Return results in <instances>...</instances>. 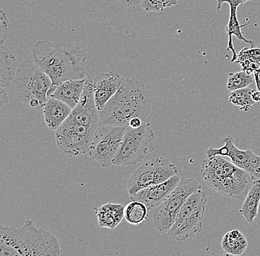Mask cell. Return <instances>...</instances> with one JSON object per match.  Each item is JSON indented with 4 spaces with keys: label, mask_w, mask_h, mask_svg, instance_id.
Instances as JSON below:
<instances>
[{
    "label": "cell",
    "mask_w": 260,
    "mask_h": 256,
    "mask_svg": "<svg viewBox=\"0 0 260 256\" xmlns=\"http://www.w3.org/2000/svg\"><path fill=\"white\" fill-rule=\"evenodd\" d=\"M32 57L51 79L52 87L66 81L85 79L87 58L79 47L62 42L42 40L34 45Z\"/></svg>",
    "instance_id": "6da1fadb"
},
{
    "label": "cell",
    "mask_w": 260,
    "mask_h": 256,
    "mask_svg": "<svg viewBox=\"0 0 260 256\" xmlns=\"http://www.w3.org/2000/svg\"><path fill=\"white\" fill-rule=\"evenodd\" d=\"M152 112L150 94L136 78L122 79L118 92L100 113V124L129 126L133 118L146 121Z\"/></svg>",
    "instance_id": "7a4b0ae2"
},
{
    "label": "cell",
    "mask_w": 260,
    "mask_h": 256,
    "mask_svg": "<svg viewBox=\"0 0 260 256\" xmlns=\"http://www.w3.org/2000/svg\"><path fill=\"white\" fill-rule=\"evenodd\" d=\"M61 247L55 236L27 220L20 228H0V256H59Z\"/></svg>",
    "instance_id": "3957f363"
},
{
    "label": "cell",
    "mask_w": 260,
    "mask_h": 256,
    "mask_svg": "<svg viewBox=\"0 0 260 256\" xmlns=\"http://www.w3.org/2000/svg\"><path fill=\"white\" fill-rule=\"evenodd\" d=\"M201 173L211 189L224 197L240 200L245 199L254 180L249 173L219 155L203 159Z\"/></svg>",
    "instance_id": "277c9868"
},
{
    "label": "cell",
    "mask_w": 260,
    "mask_h": 256,
    "mask_svg": "<svg viewBox=\"0 0 260 256\" xmlns=\"http://www.w3.org/2000/svg\"><path fill=\"white\" fill-rule=\"evenodd\" d=\"M14 82L16 95L26 107L40 108L45 106L53 83L35 61L26 60L19 64Z\"/></svg>",
    "instance_id": "5b68a950"
},
{
    "label": "cell",
    "mask_w": 260,
    "mask_h": 256,
    "mask_svg": "<svg viewBox=\"0 0 260 256\" xmlns=\"http://www.w3.org/2000/svg\"><path fill=\"white\" fill-rule=\"evenodd\" d=\"M208 198L206 193L195 191L186 199L168 232L172 239L185 241L202 231Z\"/></svg>",
    "instance_id": "8992f818"
},
{
    "label": "cell",
    "mask_w": 260,
    "mask_h": 256,
    "mask_svg": "<svg viewBox=\"0 0 260 256\" xmlns=\"http://www.w3.org/2000/svg\"><path fill=\"white\" fill-rule=\"evenodd\" d=\"M154 149V134L150 123H144L138 129L127 126L114 165L126 166L137 164Z\"/></svg>",
    "instance_id": "52a82bcc"
},
{
    "label": "cell",
    "mask_w": 260,
    "mask_h": 256,
    "mask_svg": "<svg viewBox=\"0 0 260 256\" xmlns=\"http://www.w3.org/2000/svg\"><path fill=\"white\" fill-rule=\"evenodd\" d=\"M201 189V184L196 179L182 178L175 190L154 209L153 224L157 231L161 233H168L186 199L195 191Z\"/></svg>",
    "instance_id": "ba28073f"
},
{
    "label": "cell",
    "mask_w": 260,
    "mask_h": 256,
    "mask_svg": "<svg viewBox=\"0 0 260 256\" xmlns=\"http://www.w3.org/2000/svg\"><path fill=\"white\" fill-rule=\"evenodd\" d=\"M178 174L176 165L162 157H157L146 162L136 170L127 182L130 196L138 191L168 180Z\"/></svg>",
    "instance_id": "9c48e42d"
},
{
    "label": "cell",
    "mask_w": 260,
    "mask_h": 256,
    "mask_svg": "<svg viewBox=\"0 0 260 256\" xmlns=\"http://www.w3.org/2000/svg\"><path fill=\"white\" fill-rule=\"evenodd\" d=\"M98 129L88 127L68 119L56 130V143L60 149L71 157L88 153Z\"/></svg>",
    "instance_id": "30bf717a"
},
{
    "label": "cell",
    "mask_w": 260,
    "mask_h": 256,
    "mask_svg": "<svg viewBox=\"0 0 260 256\" xmlns=\"http://www.w3.org/2000/svg\"><path fill=\"white\" fill-rule=\"evenodd\" d=\"M126 129L125 126L100 124L89 150V157L104 168L114 164Z\"/></svg>",
    "instance_id": "8fae6325"
},
{
    "label": "cell",
    "mask_w": 260,
    "mask_h": 256,
    "mask_svg": "<svg viewBox=\"0 0 260 256\" xmlns=\"http://www.w3.org/2000/svg\"><path fill=\"white\" fill-rule=\"evenodd\" d=\"M223 142V147L220 148L210 147L208 149L206 152L208 158L218 155L230 157L232 163L249 173L253 179L260 178V156L253 153L250 149L241 150L237 148L233 137L231 136L225 137Z\"/></svg>",
    "instance_id": "7c38bea8"
},
{
    "label": "cell",
    "mask_w": 260,
    "mask_h": 256,
    "mask_svg": "<svg viewBox=\"0 0 260 256\" xmlns=\"http://www.w3.org/2000/svg\"><path fill=\"white\" fill-rule=\"evenodd\" d=\"M181 178L178 174L172 176L168 180L145 188L136 194L130 196L131 200L139 201L145 204L148 210L157 208L178 186Z\"/></svg>",
    "instance_id": "4fadbf2b"
},
{
    "label": "cell",
    "mask_w": 260,
    "mask_h": 256,
    "mask_svg": "<svg viewBox=\"0 0 260 256\" xmlns=\"http://www.w3.org/2000/svg\"><path fill=\"white\" fill-rule=\"evenodd\" d=\"M122 79L115 72H101L92 81L95 104L100 113L118 92Z\"/></svg>",
    "instance_id": "5bb4252c"
},
{
    "label": "cell",
    "mask_w": 260,
    "mask_h": 256,
    "mask_svg": "<svg viewBox=\"0 0 260 256\" xmlns=\"http://www.w3.org/2000/svg\"><path fill=\"white\" fill-rule=\"evenodd\" d=\"M86 82V79H73L51 87L48 92V98L61 100L73 109L81 99Z\"/></svg>",
    "instance_id": "9a60e30c"
},
{
    "label": "cell",
    "mask_w": 260,
    "mask_h": 256,
    "mask_svg": "<svg viewBox=\"0 0 260 256\" xmlns=\"http://www.w3.org/2000/svg\"><path fill=\"white\" fill-rule=\"evenodd\" d=\"M43 110L47 126L50 130L56 131L71 116L73 108L61 100L49 98Z\"/></svg>",
    "instance_id": "2e32d148"
},
{
    "label": "cell",
    "mask_w": 260,
    "mask_h": 256,
    "mask_svg": "<svg viewBox=\"0 0 260 256\" xmlns=\"http://www.w3.org/2000/svg\"><path fill=\"white\" fill-rule=\"evenodd\" d=\"M94 209L100 228L114 230L124 217L125 207L121 204L107 203Z\"/></svg>",
    "instance_id": "e0dca14e"
},
{
    "label": "cell",
    "mask_w": 260,
    "mask_h": 256,
    "mask_svg": "<svg viewBox=\"0 0 260 256\" xmlns=\"http://www.w3.org/2000/svg\"><path fill=\"white\" fill-rule=\"evenodd\" d=\"M230 6V17H229V23L225 27V31H226L228 36H229L227 50H231L232 52V62H235L237 61V57H238V55L237 54V52H236L235 47H234L233 38H232L233 35H235L236 38L240 41H243L250 44L251 48L255 46L254 42L245 39L241 31V29L249 25L250 22H247L246 24H244V25H240L237 14L238 8L234 6Z\"/></svg>",
    "instance_id": "ac0fdd59"
},
{
    "label": "cell",
    "mask_w": 260,
    "mask_h": 256,
    "mask_svg": "<svg viewBox=\"0 0 260 256\" xmlns=\"http://www.w3.org/2000/svg\"><path fill=\"white\" fill-rule=\"evenodd\" d=\"M19 64L15 56L4 45L0 47V86L9 87L15 79Z\"/></svg>",
    "instance_id": "d6986e66"
},
{
    "label": "cell",
    "mask_w": 260,
    "mask_h": 256,
    "mask_svg": "<svg viewBox=\"0 0 260 256\" xmlns=\"http://www.w3.org/2000/svg\"><path fill=\"white\" fill-rule=\"evenodd\" d=\"M260 203V178L254 179L246 197L244 199L243 206L239 213L243 215L247 223L252 224L258 211Z\"/></svg>",
    "instance_id": "ffe728a7"
},
{
    "label": "cell",
    "mask_w": 260,
    "mask_h": 256,
    "mask_svg": "<svg viewBox=\"0 0 260 256\" xmlns=\"http://www.w3.org/2000/svg\"><path fill=\"white\" fill-rule=\"evenodd\" d=\"M248 245L246 237L239 230L228 232L221 241V246L226 255H241Z\"/></svg>",
    "instance_id": "44dd1931"
},
{
    "label": "cell",
    "mask_w": 260,
    "mask_h": 256,
    "mask_svg": "<svg viewBox=\"0 0 260 256\" xmlns=\"http://www.w3.org/2000/svg\"><path fill=\"white\" fill-rule=\"evenodd\" d=\"M149 216V210L145 204L132 200L125 206L124 217L128 223L138 225L144 223Z\"/></svg>",
    "instance_id": "7402d4cb"
},
{
    "label": "cell",
    "mask_w": 260,
    "mask_h": 256,
    "mask_svg": "<svg viewBox=\"0 0 260 256\" xmlns=\"http://www.w3.org/2000/svg\"><path fill=\"white\" fill-rule=\"evenodd\" d=\"M252 91H253L252 89L246 87V88L230 92L229 97V102L238 106L242 111L248 112L251 106L256 103L252 98Z\"/></svg>",
    "instance_id": "603a6c76"
},
{
    "label": "cell",
    "mask_w": 260,
    "mask_h": 256,
    "mask_svg": "<svg viewBox=\"0 0 260 256\" xmlns=\"http://www.w3.org/2000/svg\"><path fill=\"white\" fill-rule=\"evenodd\" d=\"M251 74H247L244 70L237 72H231L227 80V89L232 92L240 89L246 88L253 83Z\"/></svg>",
    "instance_id": "cb8c5ba5"
},
{
    "label": "cell",
    "mask_w": 260,
    "mask_h": 256,
    "mask_svg": "<svg viewBox=\"0 0 260 256\" xmlns=\"http://www.w3.org/2000/svg\"><path fill=\"white\" fill-rule=\"evenodd\" d=\"M178 3V0H142L141 6L146 12H160Z\"/></svg>",
    "instance_id": "d4e9b609"
},
{
    "label": "cell",
    "mask_w": 260,
    "mask_h": 256,
    "mask_svg": "<svg viewBox=\"0 0 260 256\" xmlns=\"http://www.w3.org/2000/svg\"><path fill=\"white\" fill-rule=\"evenodd\" d=\"M235 62L240 64V66H242V70L245 71L248 74H253L260 67L259 62L251 59L240 52L239 53L238 57Z\"/></svg>",
    "instance_id": "484cf974"
},
{
    "label": "cell",
    "mask_w": 260,
    "mask_h": 256,
    "mask_svg": "<svg viewBox=\"0 0 260 256\" xmlns=\"http://www.w3.org/2000/svg\"><path fill=\"white\" fill-rule=\"evenodd\" d=\"M10 32L8 16L3 11H0V44L4 45Z\"/></svg>",
    "instance_id": "4316f807"
},
{
    "label": "cell",
    "mask_w": 260,
    "mask_h": 256,
    "mask_svg": "<svg viewBox=\"0 0 260 256\" xmlns=\"http://www.w3.org/2000/svg\"><path fill=\"white\" fill-rule=\"evenodd\" d=\"M240 53L260 63V48H256V47L251 48H245L241 50Z\"/></svg>",
    "instance_id": "83f0119b"
},
{
    "label": "cell",
    "mask_w": 260,
    "mask_h": 256,
    "mask_svg": "<svg viewBox=\"0 0 260 256\" xmlns=\"http://www.w3.org/2000/svg\"><path fill=\"white\" fill-rule=\"evenodd\" d=\"M248 1H254V0H217V11H219V10L222 8V4L223 3H228L229 6H234L236 7H240V6H243L244 4Z\"/></svg>",
    "instance_id": "f1b7e54d"
},
{
    "label": "cell",
    "mask_w": 260,
    "mask_h": 256,
    "mask_svg": "<svg viewBox=\"0 0 260 256\" xmlns=\"http://www.w3.org/2000/svg\"><path fill=\"white\" fill-rule=\"evenodd\" d=\"M6 87H1L0 86V106H3L6 104L8 101V96L7 91H6Z\"/></svg>",
    "instance_id": "f546056e"
},
{
    "label": "cell",
    "mask_w": 260,
    "mask_h": 256,
    "mask_svg": "<svg viewBox=\"0 0 260 256\" xmlns=\"http://www.w3.org/2000/svg\"><path fill=\"white\" fill-rule=\"evenodd\" d=\"M144 121H142L141 118H134L129 121V126L133 129H138L141 127L142 124H144Z\"/></svg>",
    "instance_id": "4dcf8cb0"
},
{
    "label": "cell",
    "mask_w": 260,
    "mask_h": 256,
    "mask_svg": "<svg viewBox=\"0 0 260 256\" xmlns=\"http://www.w3.org/2000/svg\"><path fill=\"white\" fill-rule=\"evenodd\" d=\"M141 1L142 0H119L120 3L126 7L139 6V5H141Z\"/></svg>",
    "instance_id": "1f68e13d"
},
{
    "label": "cell",
    "mask_w": 260,
    "mask_h": 256,
    "mask_svg": "<svg viewBox=\"0 0 260 256\" xmlns=\"http://www.w3.org/2000/svg\"><path fill=\"white\" fill-rule=\"evenodd\" d=\"M254 75L255 82H256V88L260 91V67L257 70L253 72Z\"/></svg>",
    "instance_id": "d6a6232c"
},
{
    "label": "cell",
    "mask_w": 260,
    "mask_h": 256,
    "mask_svg": "<svg viewBox=\"0 0 260 256\" xmlns=\"http://www.w3.org/2000/svg\"><path fill=\"white\" fill-rule=\"evenodd\" d=\"M252 98L254 100L256 103H259L260 102V91L259 90H253L251 93Z\"/></svg>",
    "instance_id": "836d02e7"
},
{
    "label": "cell",
    "mask_w": 260,
    "mask_h": 256,
    "mask_svg": "<svg viewBox=\"0 0 260 256\" xmlns=\"http://www.w3.org/2000/svg\"><path fill=\"white\" fill-rule=\"evenodd\" d=\"M254 222L260 228V203L259 207H258L257 213H256V217L254 218Z\"/></svg>",
    "instance_id": "e575fe53"
}]
</instances>
